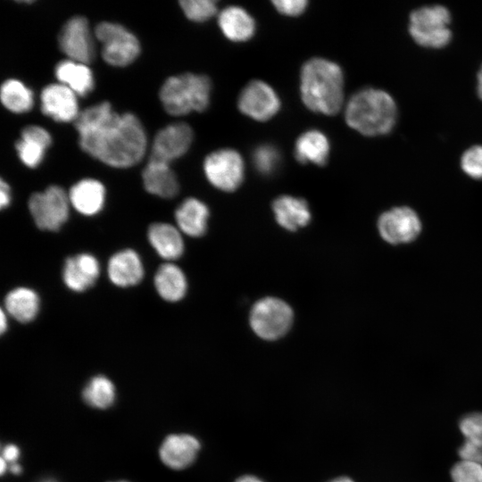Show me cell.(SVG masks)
<instances>
[{
  "label": "cell",
  "mask_w": 482,
  "mask_h": 482,
  "mask_svg": "<svg viewBox=\"0 0 482 482\" xmlns=\"http://www.w3.org/2000/svg\"><path fill=\"white\" fill-rule=\"evenodd\" d=\"M85 402L92 407L105 409L115 399V388L112 381L104 376L92 378L83 390Z\"/></svg>",
  "instance_id": "obj_31"
},
{
  "label": "cell",
  "mask_w": 482,
  "mask_h": 482,
  "mask_svg": "<svg viewBox=\"0 0 482 482\" xmlns=\"http://www.w3.org/2000/svg\"><path fill=\"white\" fill-rule=\"evenodd\" d=\"M451 13L439 4L427 5L413 10L409 19V32L419 45L441 48L452 38Z\"/></svg>",
  "instance_id": "obj_5"
},
{
  "label": "cell",
  "mask_w": 482,
  "mask_h": 482,
  "mask_svg": "<svg viewBox=\"0 0 482 482\" xmlns=\"http://www.w3.org/2000/svg\"><path fill=\"white\" fill-rule=\"evenodd\" d=\"M292 322V309L278 298L261 299L251 310L250 325L257 336L266 340H275L284 336Z\"/></svg>",
  "instance_id": "obj_8"
},
{
  "label": "cell",
  "mask_w": 482,
  "mask_h": 482,
  "mask_svg": "<svg viewBox=\"0 0 482 482\" xmlns=\"http://www.w3.org/2000/svg\"><path fill=\"white\" fill-rule=\"evenodd\" d=\"M211 81L208 77L183 73L168 78L159 96L165 111L174 116L205 110L210 102Z\"/></svg>",
  "instance_id": "obj_4"
},
{
  "label": "cell",
  "mask_w": 482,
  "mask_h": 482,
  "mask_svg": "<svg viewBox=\"0 0 482 482\" xmlns=\"http://www.w3.org/2000/svg\"><path fill=\"white\" fill-rule=\"evenodd\" d=\"M179 4L185 15L194 21H205L217 12L213 0H182Z\"/></svg>",
  "instance_id": "obj_33"
},
{
  "label": "cell",
  "mask_w": 482,
  "mask_h": 482,
  "mask_svg": "<svg viewBox=\"0 0 482 482\" xmlns=\"http://www.w3.org/2000/svg\"><path fill=\"white\" fill-rule=\"evenodd\" d=\"M145 190L162 198H171L178 194L179 182L168 163L148 160L142 172Z\"/></svg>",
  "instance_id": "obj_20"
},
{
  "label": "cell",
  "mask_w": 482,
  "mask_h": 482,
  "mask_svg": "<svg viewBox=\"0 0 482 482\" xmlns=\"http://www.w3.org/2000/svg\"><path fill=\"white\" fill-rule=\"evenodd\" d=\"M301 96L313 112H338L344 101V76L338 64L324 58L307 61L301 70Z\"/></svg>",
  "instance_id": "obj_2"
},
{
  "label": "cell",
  "mask_w": 482,
  "mask_h": 482,
  "mask_svg": "<svg viewBox=\"0 0 482 482\" xmlns=\"http://www.w3.org/2000/svg\"><path fill=\"white\" fill-rule=\"evenodd\" d=\"M58 42L62 52L70 60L87 64L95 57L94 40L85 17L69 19L59 32Z\"/></svg>",
  "instance_id": "obj_11"
},
{
  "label": "cell",
  "mask_w": 482,
  "mask_h": 482,
  "mask_svg": "<svg viewBox=\"0 0 482 482\" xmlns=\"http://www.w3.org/2000/svg\"><path fill=\"white\" fill-rule=\"evenodd\" d=\"M4 303L8 314L19 322L28 323L37 315L40 301L36 291L19 287L7 293Z\"/></svg>",
  "instance_id": "obj_27"
},
{
  "label": "cell",
  "mask_w": 482,
  "mask_h": 482,
  "mask_svg": "<svg viewBox=\"0 0 482 482\" xmlns=\"http://www.w3.org/2000/svg\"><path fill=\"white\" fill-rule=\"evenodd\" d=\"M192 141L193 131L187 124L184 122L170 124L154 136L149 160L169 164L185 154Z\"/></svg>",
  "instance_id": "obj_12"
},
{
  "label": "cell",
  "mask_w": 482,
  "mask_h": 482,
  "mask_svg": "<svg viewBox=\"0 0 482 482\" xmlns=\"http://www.w3.org/2000/svg\"><path fill=\"white\" fill-rule=\"evenodd\" d=\"M345 117L347 124L362 135H385L392 130L396 122L397 106L387 92L366 87L349 99Z\"/></svg>",
  "instance_id": "obj_3"
},
{
  "label": "cell",
  "mask_w": 482,
  "mask_h": 482,
  "mask_svg": "<svg viewBox=\"0 0 482 482\" xmlns=\"http://www.w3.org/2000/svg\"><path fill=\"white\" fill-rule=\"evenodd\" d=\"M8 328V320H7V315L6 312L4 311V309L1 310V315H0V331L1 334H4Z\"/></svg>",
  "instance_id": "obj_39"
},
{
  "label": "cell",
  "mask_w": 482,
  "mask_h": 482,
  "mask_svg": "<svg viewBox=\"0 0 482 482\" xmlns=\"http://www.w3.org/2000/svg\"><path fill=\"white\" fill-rule=\"evenodd\" d=\"M461 167L470 178L482 179V145H477L467 149L461 158Z\"/></svg>",
  "instance_id": "obj_35"
},
{
  "label": "cell",
  "mask_w": 482,
  "mask_h": 482,
  "mask_svg": "<svg viewBox=\"0 0 482 482\" xmlns=\"http://www.w3.org/2000/svg\"><path fill=\"white\" fill-rule=\"evenodd\" d=\"M41 111L56 121L69 122L79 116L76 94L62 83L45 87L40 94Z\"/></svg>",
  "instance_id": "obj_14"
},
{
  "label": "cell",
  "mask_w": 482,
  "mask_h": 482,
  "mask_svg": "<svg viewBox=\"0 0 482 482\" xmlns=\"http://www.w3.org/2000/svg\"><path fill=\"white\" fill-rule=\"evenodd\" d=\"M199 449L200 443L195 436L170 435L165 438L160 448V457L168 467L182 470L195 461Z\"/></svg>",
  "instance_id": "obj_17"
},
{
  "label": "cell",
  "mask_w": 482,
  "mask_h": 482,
  "mask_svg": "<svg viewBox=\"0 0 482 482\" xmlns=\"http://www.w3.org/2000/svg\"><path fill=\"white\" fill-rule=\"evenodd\" d=\"M51 142L47 130L37 125H29L21 130V139L15 146L21 161L28 167L35 168L42 162Z\"/></svg>",
  "instance_id": "obj_19"
},
{
  "label": "cell",
  "mask_w": 482,
  "mask_h": 482,
  "mask_svg": "<svg viewBox=\"0 0 482 482\" xmlns=\"http://www.w3.org/2000/svg\"><path fill=\"white\" fill-rule=\"evenodd\" d=\"M278 223L291 231L306 226L311 220V212L303 199L282 195L278 197L272 205Z\"/></svg>",
  "instance_id": "obj_22"
},
{
  "label": "cell",
  "mask_w": 482,
  "mask_h": 482,
  "mask_svg": "<svg viewBox=\"0 0 482 482\" xmlns=\"http://www.w3.org/2000/svg\"><path fill=\"white\" fill-rule=\"evenodd\" d=\"M237 105L244 114L264 121L278 112L280 102L270 85L262 80H253L241 91Z\"/></svg>",
  "instance_id": "obj_13"
},
{
  "label": "cell",
  "mask_w": 482,
  "mask_h": 482,
  "mask_svg": "<svg viewBox=\"0 0 482 482\" xmlns=\"http://www.w3.org/2000/svg\"><path fill=\"white\" fill-rule=\"evenodd\" d=\"M253 162L257 171L262 175H270L278 167L280 154L275 146L262 145L254 150Z\"/></svg>",
  "instance_id": "obj_32"
},
{
  "label": "cell",
  "mask_w": 482,
  "mask_h": 482,
  "mask_svg": "<svg viewBox=\"0 0 482 482\" xmlns=\"http://www.w3.org/2000/svg\"><path fill=\"white\" fill-rule=\"evenodd\" d=\"M204 170L209 182L220 190L237 189L244 179V162L233 149H220L206 156Z\"/></svg>",
  "instance_id": "obj_9"
},
{
  "label": "cell",
  "mask_w": 482,
  "mask_h": 482,
  "mask_svg": "<svg viewBox=\"0 0 482 482\" xmlns=\"http://www.w3.org/2000/svg\"><path fill=\"white\" fill-rule=\"evenodd\" d=\"M159 295L168 302L181 300L187 288V278L182 270L171 262L162 264L154 278Z\"/></svg>",
  "instance_id": "obj_25"
},
{
  "label": "cell",
  "mask_w": 482,
  "mask_h": 482,
  "mask_svg": "<svg viewBox=\"0 0 482 482\" xmlns=\"http://www.w3.org/2000/svg\"><path fill=\"white\" fill-rule=\"evenodd\" d=\"M478 83H477V92L480 99H482V65L478 72Z\"/></svg>",
  "instance_id": "obj_40"
},
{
  "label": "cell",
  "mask_w": 482,
  "mask_h": 482,
  "mask_svg": "<svg viewBox=\"0 0 482 482\" xmlns=\"http://www.w3.org/2000/svg\"><path fill=\"white\" fill-rule=\"evenodd\" d=\"M44 482H55V481L50 480V479H49V480H46V481H44Z\"/></svg>",
  "instance_id": "obj_44"
},
{
  "label": "cell",
  "mask_w": 482,
  "mask_h": 482,
  "mask_svg": "<svg viewBox=\"0 0 482 482\" xmlns=\"http://www.w3.org/2000/svg\"><path fill=\"white\" fill-rule=\"evenodd\" d=\"M329 482H353V481L349 478L341 477V478H335Z\"/></svg>",
  "instance_id": "obj_43"
},
{
  "label": "cell",
  "mask_w": 482,
  "mask_h": 482,
  "mask_svg": "<svg viewBox=\"0 0 482 482\" xmlns=\"http://www.w3.org/2000/svg\"><path fill=\"white\" fill-rule=\"evenodd\" d=\"M421 220L416 212L407 206L395 207L383 212L378 220L380 237L391 245L408 244L420 234Z\"/></svg>",
  "instance_id": "obj_10"
},
{
  "label": "cell",
  "mask_w": 482,
  "mask_h": 482,
  "mask_svg": "<svg viewBox=\"0 0 482 482\" xmlns=\"http://www.w3.org/2000/svg\"><path fill=\"white\" fill-rule=\"evenodd\" d=\"M1 102L9 111L22 113L29 111L34 104L32 91L17 79H6L1 86Z\"/></svg>",
  "instance_id": "obj_30"
},
{
  "label": "cell",
  "mask_w": 482,
  "mask_h": 482,
  "mask_svg": "<svg viewBox=\"0 0 482 482\" xmlns=\"http://www.w3.org/2000/svg\"><path fill=\"white\" fill-rule=\"evenodd\" d=\"M71 205L85 216H93L104 207L105 188L104 185L93 179H84L74 184L69 193Z\"/></svg>",
  "instance_id": "obj_18"
},
{
  "label": "cell",
  "mask_w": 482,
  "mask_h": 482,
  "mask_svg": "<svg viewBox=\"0 0 482 482\" xmlns=\"http://www.w3.org/2000/svg\"><path fill=\"white\" fill-rule=\"evenodd\" d=\"M100 274L97 259L87 253H78L65 260L62 280L74 292H83L91 287Z\"/></svg>",
  "instance_id": "obj_15"
},
{
  "label": "cell",
  "mask_w": 482,
  "mask_h": 482,
  "mask_svg": "<svg viewBox=\"0 0 482 482\" xmlns=\"http://www.w3.org/2000/svg\"><path fill=\"white\" fill-rule=\"evenodd\" d=\"M107 272L113 285L128 287L137 285L142 280L145 270L137 253L132 249H124L110 258Z\"/></svg>",
  "instance_id": "obj_16"
},
{
  "label": "cell",
  "mask_w": 482,
  "mask_h": 482,
  "mask_svg": "<svg viewBox=\"0 0 482 482\" xmlns=\"http://www.w3.org/2000/svg\"><path fill=\"white\" fill-rule=\"evenodd\" d=\"M11 471L14 474H19L21 471V468L17 463H13L11 465Z\"/></svg>",
  "instance_id": "obj_42"
},
{
  "label": "cell",
  "mask_w": 482,
  "mask_h": 482,
  "mask_svg": "<svg viewBox=\"0 0 482 482\" xmlns=\"http://www.w3.org/2000/svg\"><path fill=\"white\" fill-rule=\"evenodd\" d=\"M11 191L9 185L1 179L0 181V207L1 209L8 207L11 202Z\"/></svg>",
  "instance_id": "obj_37"
},
{
  "label": "cell",
  "mask_w": 482,
  "mask_h": 482,
  "mask_svg": "<svg viewBox=\"0 0 482 482\" xmlns=\"http://www.w3.org/2000/svg\"><path fill=\"white\" fill-rule=\"evenodd\" d=\"M219 26L230 40H248L254 33L255 23L252 16L242 7L232 5L224 8L219 14Z\"/></svg>",
  "instance_id": "obj_24"
},
{
  "label": "cell",
  "mask_w": 482,
  "mask_h": 482,
  "mask_svg": "<svg viewBox=\"0 0 482 482\" xmlns=\"http://www.w3.org/2000/svg\"><path fill=\"white\" fill-rule=\"evenodd\" d=\"M96 37L102 43L104 60L117 67L130 64L140 53L137 37L119 23L103 21L95 29Z\"/></svg>",
  "instance_id": "obj_7"
},
{
  "label": "cell",
  "mask_w": 482,
  "mask_h": 482,
  "mask_svg": "<svg viewBox=\"0 0 482 482\" xmlns=\"http://www.w3.org/2000/svg\"><path fill=\"white\" fill-rule=\"evenodd\" d=\"M19 455V448L14 445H8L3 450L2 459H4L5 462H11L13 464L18 459Z\"/></svg>",
  "instance_id": "obj_38"
},
{
  "label": "cell",
  "mask_w": 482,
  "mask_h": 482,
  "mask_svg": "<svg viewBox=\"0 0 482 482\" xmlns=\"http://www.w3.org/2000/svg\"><path fill=\"white\" fill-rule=\"evenodd\" d=\"M453 482H482V463L461 459L451 470Z\"/></svg>",
  "instance_id": "obj_34"
},
{
  "label": "cell",
  "mask_w": 482,
  "mask_h": 482,
  "mask_svg": "<svg viewBox=\"0 0 482 482\" xmlns=\"http://www.w3.org/2000/svg\"><path fill=\"white\" fill-rule=\"evenodd\" d=\"M54 73L62 84L80 96H87L94 88L92 71L85 63L63 60L56 64Z\"/></svg>",
  "instance_id": "obj_26"
},
{
  "label": "cell",
  "mask_w": 482,
  "mask_h": 482,
  "mask_svg": "<svg viewBox=\"0 0 482 482\" xmlns=\"http://www.w3.org/2000/svg\"><path fill=\"white\" fill-rule=\"evenodd\" d=\"M460 429L464 442L459 448V455L461 459L482 463V413L464 416L460 421Z\"/></svg>",
  "instance_id": "obj_29"
},
{
  "label": "cell",
  "mask_w": 482,
  "mask_h": 482,
  "mask_svg": "<svg viewBox=\"0 0 482 482\" xmlns=\"http://www.w3.org/2000/svg\"><path fill=\"white\" fill-rule=\"evenodd\" d=\"M329 154L327 137L317 129L305 131L299 136L295 145V155L302 163L324 165Z\"/></svg>",
  "instance_id": "obj_28"
},
{
  "label": "cell",
  "mask_w": 482,
  "mask_h": 482,
  "mask_svg": "<svg viewBox=\"0 0 482 482\" xmlns=\"http://www.w3.org/2000/svg\"><path fill=\"white\" fill-rule=\"evenodd\" d=\"M236 482H263V481H262L256 477L247 475V476H243L239 478Z\"/></svg>",
  "instance_id": "obj_41"
},
{
  "label": "cell",
  "mask_w": 482,
  "mask_h": 482,
  "mask_svg": "<svg viewBox=\"0 0 482 482\" xmlns=\"http://www.w3.org/2000/svg\"><path fill=\"white\" fill-rule=\"evenodd\" d=\"M208 207L196 198L185 199L175 212L179 229L189 237L203 236L207 228Z\"/></svg>",
  "instance_id": "obj_23"
},
{
  "label": "cell",
  "mask_w": 482,
  "mask_h": 482,
  "mask_svg": "<svg viewBox=\"0 0 482 482\" xmlns=\"http://www.w3.org/2000/svg\"><path fill=\"white\" fill-rule=\"evenodd\" d=\"M69 195L59 186L52 185L32 194L29 210L38 229L57 231L67 221L70 212Z\"/></svg>",
  "instance_id": "obj_6"
},
{
  "label": "cell",
  "mask_w": 482,
  "mask_h": 482,
  "mask_svg": "<svg viewBox=\"0 0 482 482\" xmlns=\"http://www.w3.org/2000/svg\"><path fill=\"white\" fill-rule=\"evenodd\" d=\"M272 3L280 13L290 16L301 14L307 5L305 0H276Z\"/></svg>",
  "instance_id": "obj_36"
},
{
  "label": "cell",
  "mask_w": 482,
  "mask_h": 482,
  "mask_svg": "<svg viewBox=\"0 0 482 482\" xmlns=\"http://www.w3.org/2000/svg\"><path fill=\"white\" fill-rule=\"evenodd\" d=\"M118 482H127V481H118Z\"/></svg>",
  "instance_id": "obj_45"
},
{
  "label": "cell",
  "mask_w": 482,
  "mask_h": 482,
  "mask_svg": "<svg viewBox=\"0 0 482 482\" xmlns=\"http://www.w3.org/2000/svg\"><path fill=\"white\" fill-rule=\"evenodd\" d=\"M74 126L81 149L112 167H131L146 151V134L139 119L112 111L108 102L80 112Z\"/></svg>",
  "instance_id": "obj_1"
},
{
  "label": "cell",
  "mask_w": 482,
  "mask_h": 482,
  "mask_svg": "<svg viewBox=\"0 0 482 482\" xmlns=\"http://www.w3.org/2000/svg\"><path fill=\"white\" fill-rule=\"evenodd\" d=\"M147 237L155 252L164 260H176L184 252V241L179 230L169 223L151 224L147 230Z\"/></svg>",
  "instance_id": "obj_21"
}]
</instances>
